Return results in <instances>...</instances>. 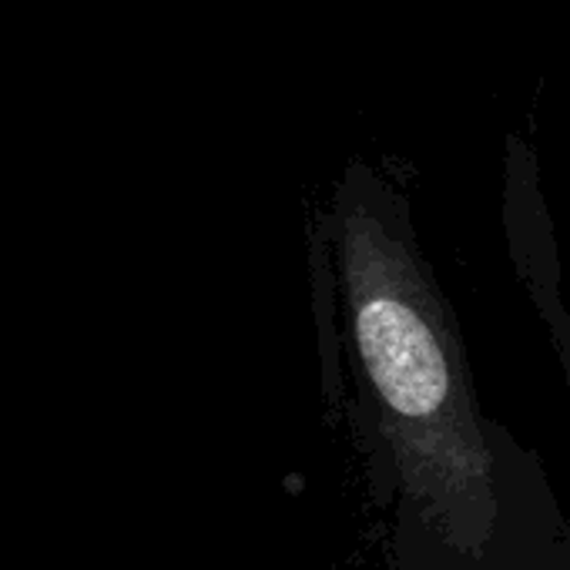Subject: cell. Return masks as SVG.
<instances>
[{
  "label": "cell",
  "instance_id": "6da1fadb",
  "mask_svg": "<svg viewBox=\"0 0 570 570\" xmlns=\"http://www.w3.org/2000/svg\"><path fill=\"white\" fill-rule=\"evenodd\" d=\"M336 268L340 356L360 416L433 530L476 553L497 517V443L410 191L353 155L320 215Z\"/></svg>",
  "mask_w": 570,
  "mask_h": 570
},
{
  "label": "cell",
  "instance_id": "7a4b0ae2",
  "mask_svg": "<svg viewBox=\"0 0 570 570\" xmlns=\"http://www.w3.org/2000/svg\"><path fill=\"white\" fill-rule=\"evenodd\" d=\"M547 205L540 195V168L533 148L520 138H507V171H503V225L510 255L527 296L540 313L553 350L563 363L570 383V309L560 303V262L557 242L547 222Z\"/></svg>",
  "mask_w": 570,
  "mask_h": 570
}]
</instances>
